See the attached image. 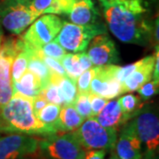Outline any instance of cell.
Here are the masks:
<instances>
[{"instance_id":"obj_1","label":"cell","mask_w":159,"mask_h":159,"mask_svg":"<svg viewBox=\"0 0 159 159\" xmlns=\"http://www.w3.org/2000/svg\"><path fill=\"white\" fill-rule=\"evenodd\" d=\"M110 31L119 41L147 46L153 38V24L143 0H111L102 5Z\"/></svg>"},{"instance_id":"obj_2","label":"cell","mask_w":159,"mask_h":159,"mask_svg":"<svg viewBox=\"0 0 159 159\" xmlns=\"http://www.w3.org/2000/svg\"><path fill=\"white\" fill-rule=\"evenodd\" d=\"M0 132L43 136L57 134L38 120L33 110L32 98L20 94H13L0 108Z\"/></svg>"},{"instance_id":"obj_3","label":"cell","mask_w":159,"mask_h":159,"mask_svg":"<svg viewBox=\"0 0 159 159\" xmlns=\"http://www.w3.org/2000/svg\"><path fill=\"white\" fill-rule=\"evenodd\" d=\"M105 33L106 28L102 23L76 25L72 22L63 21L62 28L54 40L66 51L81 53L87 51L90 41L96 35Z\"/></svg>"},{"instance_id":"obj_4","label":"cell","mask_w":159,"mask_h":159,"mask_svg":"<svg viewBox=\"0 0 159 159\" xmlns=\"http://www.w3.org/2000/svg\"><path fill=\"white\" fill-rule=\"evenodd\" d=\"M37 151L40 159H80L85 155L74 132L47 135L38 142Z\"/></svg>"},{"instance_id":"obj_5","label":"cell","mask_w":159,"mask_h":159,"mask_svg":"<svg viewBox=\"0 0 159 159\" xmlns=\"http://www.w3.org/2000/svg\"><path fill=\"white\" fill-rule=\"evenodd\" d=\"M74 134L84 150H114L118 139V130L102 126L93 117L85 119Z\"/></svg>"},{"instance_id":"obj_6","label":"cell","mask_w":159,"mask_h":159,"mask_svg":"<svg viewBox=\"0 0 159 159\" xmlns=\"http://www.w3.org/2000/svg\"><path fill=\"white\" fill-rule=\"evenodd\" d=\"M30 0H0V25L9 33L22 34L37 19L29 8Z\"/></svg>"},{"instance_id":"obj_7","label":"cell","mask_w":159,"mask_h":159,"mask_svg":"<svg viewBox=\"0 0 159 159\" xmlns=\"http://www.w3.org/2000/svg\"><path fill=\"white\" fill-rule=\"evenodd\" d=\"M145 150L157 152L159 147V119L154 104H143L130 120Z\"/></svg>"},{"instance_id":"obj_8","label":"cell","mask_w":159,"mask_h":159,"mask_svg":"<svg viewBox=\"0 0 159 159\" xmlns=\"http://www.w3.org/2000/svg\"><path fill=\"white\" fill-rule=\"evenodd\" d=\"M22 47L23 40L21 37L7 38L2 41L0 47V108L7 103L13 95L11 64Z\"/></svg>"},{"instance_id":"obj_9","label":"cell","mask_w":159,"mask_h":159,"mask_svg":"<svg viewBox=\"0 0 159 159\" xmlns=\"http://www.w3.org/2000/svg\"><path fill=\"white\" fill-rule=\"evenodd\" d=\"M63 20L55 14H42L32 23L22 38L34 48L40 49L43 45L55 39L62 28Z\"/></svg>"},{"instance_id":"obj_10","label":"cell","mask_w":159,"mask_h":159,"mask_svg":"<svg viewBox=\"0 0 159 159\" xmlns=\"http://www.w3.org/2000/svg\"><path fill=\"white\" fill-rule=\"evenodd\" d=\"M39 140L29 134L10 133L0 135V159H24L38 149Z\"/></svg>"},{"instance_id":"obj_11","label":"cell","mask_w":159,"mask_h":159,"mask_svg":"<svg viewBox=\"0 0 159 159\" xmlns=\"http://www.w3.org/2000/svg\"><path fill=\"white\" fill-rule=\"evenodd\" d=\"M118 66L116 65H110L102 67H96V74L89 86V93L107 100L114 99L122 95V83L116 78Z\"/></svg>"},{"instance_id":"obj_12","label":"cell","mask_w":159,"mask_h":159,"mask_svg":"<svg viewBox=\"0 0 159 159\" xmlns=\"http://www.w3.org/2000/svg\"><path fill=\"white\" fill-rule=\"evenodd\" d=\"M88 56L95 67L119 63V52L111 38L106 34L96 35L88 46Z\"/></svg>"},{"instance_id":"obj_13","label":"cell","mask_w":159,"mask_h":159,"mask_svg":"<svg viewBox=\"0 0 159 159\" xmlns=\"http://www.w3.org/2000/svg\"><path fill=\"white\" fill-rule=\"evenodd\" d=\"M114 150L120 159H140L142 157V143L130 120L122 126Z\"/></svg>"},{"instance_id":"obj_14","label":"cell","mask_w":159,"mask_h":159,"mask_svg":"<svg viewBox=\"0 0 159 159\" xmlns=\"http://www.w3.org/2000/svg\"><path fill=\"white\" fill-rule=\"evenodd\" d=\"M156 53L139 60V65L133 73L123 81V94L137 91L143 84L152 79Z\"/></svg>"},{"instance_id":"obj_15","label":"cell","mask_w":159,"mask_h":159,"mask_svg":"<svg viewBox=\"0 0 159 159\" xmlns=\"http://www.w3.org/2000/svg\"><path fill=\"white\" fill-rule=\"evenodd\" d=\"M97 121L102 126L119 130L130 119L125 115L118 100L111 99L102 110L95 117Z\"/></svg>"},{"instance_id":"obj_16","label":"cell","mask_w":159,"mask_h":159,"mask_svg":"<svg viewBox=\"0 0 159 159\" xmlns=\"http://www.w3.org/2000/svg\"><path fill=\"white\" fill-rule=\"evenodd\" d=\"M99 12L93 0H75L68 18L76 25H89L97 21Z\"/></svg>"},{"instance_id":"obj_17","label":"cell","mask_w":159,"mask_h":159,"mask_svg":"<svg viewBox=\"0 0 159 159\" xmlns=\"http://www.w3.org/2000/svg\"><path fill=\"white\" fill-rule=\"evenodd\" d=\"M42 89L43 86L39 78L29 70L24 73L18 81L12 82L13 94H20L29 98L38 96Z\"/></svg>"},{"instance_id":"obj_18","label":"cell","mask_w":159,"mask_h":159,"mask_svg":"<svg viewBox=\"0 0 159 159\" xmlns=\"http://www.w3.org/2000/svg\"><path fill=\"white\" fill-rule=\"evenodd\" d=\"M85 119L75 110L73 104L61 106L57 122V132H74Z\"/></svg>"},{"instance_id":"obj_19","label":"cell","mask_w":159,"mask_h":159,"mask_svg":"<svg viewBox=\"0 0 159 159\" xmlns=\"http://www.w3.org/2000/svg\"><path fill=\"white\" fill-rule=\"evenodd\" d=\"M51 82L55 83L59 88L64 98L65 105L74 103L78 94L75 80L71 79L67 75H59L51 73Z\"/></svg>"},{"instance_id":"obj_20","label":"cell","mask_w":159,"mask_h":159,"mask_svg":"<svg viewBox=\"0 0 159 159\" xmlns=\"http://www.w3.org/2000/svg\"><path fill=\"white\" fill-rule=\"evenodd\" d=\"M29 47H30V57H29L27 70L35 74L39 78L43 89L51 82V72L46 66L43 61L37 55V48H34L30 44Z\"/></svg>"},{"instance_id":"obj_21","label":"cell","mask_w":159,"mask_h":159,"mask_svg":"<svg viewBox=\"0 0 159 159\" xmlns=\"http://www.w3.org/2000/svg\"><path fill=\"white\" fill-rule=\"evenodd\" d=\"M60 109H61L60 105H57L52 102H48L38 113H36V117L40 122L54 129L57 133V122L60 112Z\"/></svg>"},{"instance_id":"obj_22","label":"cell","mask_w":159,"mask_h":159,"mask_svg":"<svg viewBox=\"0 0 159 159\" xmlns=\"http://www.w3.org/2000/svg\"><path fill=\"white\" fill-rule=\"evenodd\" d=\"M59 61L65 69L66 74L75 81L80 75L84 72L80 62L79 53H66Z\"/></svg>"},{"instance_id":"obj_23","label":"cell","mask_w":159,"mask_h":159,"mask_svg":"<svg viewBox=\"0 0 159 159\" xmlns=\"http://www.w3.org/2000/svg\"><path fill=\"white\" fill-rule=\"evenodd\" d=\"M118 101L123 112L128 117L129 119H133L135 114L140 111V109L143 106L141 97L134 94H127L122 96L118 99Z\"/></svg>"},{"instance_id":"obj_24","label":"cell","mask_w":159,"mask_h":159,"mask_svg":"<svg viewBox=\"0 0 159 159\" xmlns=\"http://www.w3.org/2000/svg\"><path fill=\"white\" fill-rule=\"evenodd\" d=\"M75 110L84 119L92 118L90 102H89V94L78 93L76 98L73 103Z\"/></svg>"},{"instance_id":"obj_25","label":"cell","mask_w":159,"mask_h":159,"mask_svg":"<svg viewBox=\"0 0 159 159\" xmlns=\"http://www.w3.org/2000/svg\"><path fill=\"white\" fill-rule=\"evenodd\" d=\"M40 93L43 94V96L45 97L46 100L49 102H52L60 106L65 105L64 98L60 92V89L55 83L50 82L45 89H42Z\"/></svg>"},{"instance_id":"obj_26","label":"cell","mask_w":159,"mask_h":159,"mask_svg":"<svg viewBox=\"0 0 159 159\" xmlns=\"http://www.w3.org/2000/svg\"><path fill=\"white\" fill-rule=\"evenodd\" d=\"M75 0H52L51 6L46 9L43 14H68Z\"/></svg>"},{"instance_id":"obj_27","label":"cell","mask_w":159,"mask_h":159,"mask_svg":"<svg viewBox=\"0 0 159 159\" xmlns=\"http://www.w3.org/2000/svg\"><path fill=\"white\" fill-rule=\"evenodd\" d=\"M96 74V67H91L84 71L76 80V87L78 93H89V86L94 75Z\"/></svg>"},{"instance_id":"obj_28","label":"cell","mask_w":159,"mask_h":159,"mask_svg":"<svg viewBox=\"0 0 159 159\" xmlns=\"http://www.w3.org/2000/svg\"><path fill=\"white\" fill-rule=\"evenodd\" d=\"M138 96L141 97L142 101L149 100L151 97L157 95L159 92V80L151 79L148 80L137 90Z\"/></svg>"},{"instance_id":"obj_29","label":"cell","mask_w":159,"mask_h":159,"mask_svg":"<svg viewBox=\"0 0 159 159\" xmlns=\"http://www.w3.org/2000/svg\"><path fill=\"white\" fill-rule=\"evenodd\" d=\"M40 51L43 52V54L52 58H55L57 60H60L64 57V55L66 53V50L63 49L60 44L57 43L55 40H52L48 43L42 46L40 48Z\"/></svg>"},{"instance_id":"obj_30","label":"cell","mask_w":159,"mask_h":159,"mask_svg":"<svg viewBox=\"0 0 159 159\" xmlns=\"http://www.w3.org/2000/svg\"><path fill=\"white\" fill-rule=\"evenodd\" d=\"M52 0H30L29 8L37 17L44 13L46 9L51 6Z\"/></svg>"},{"instance_id":"obj_31","label":"cell","mask_w":159,"mask_h":159,"mask_svg":"<svg viewBox=\"0 0 159 159\" xmlns=\"http://www.w3.org/2000/svg\"><path fill=\"white\" fill-rule=\"evenodd\" d=\"M89 102H90L91 111H92V116L93 118H95L102 111L106 102H108V100L97 95L89 94Z\"/></svg>"},{"instance_id":"obj_32","label":"cell","mask_w":159,"mask_h":159,"mask_svg":"<svg viewBox=\"0 0 159 159\" xmlns=\"http://www.w3.org/2000/svg\"><path fill=\"white\" fill-rule=\"evenodd\" d=\"M139 65V60L134 63H132L129 65H126L124 66H118L117 72H116V78L119 80L121 83H123V81L125 80L129 75H130L133 71Z\"/></svg>"},{"instance_id":"obj_33","label":"cell","mask_w":159,"mask_h":159,"mask_svg":"<svg viewBox=\"0 0 159 159\" xmlns=\"http://www.w3.org/2000/svg\"><path fill=\"white\" fill-rule=\"evenodd\" d=\"M48 102H49L46 100L45 97H43V94H41V93L38 96L32 98V105H33V110H34V114L36 115V113H38Z\"/></svg>"},{"instance_id":"obj_34","label":"cell","mask_w":159,"mask_h":159,"mask_svg":"<svg viewBox=\"0 0 159 159\" xmlns=\"http://www.w3.org/2000/svg\"><path fill=\"white\" fill-rule=\"evenodd\" d=\"M106 151L103 149H89L84 155V159H105Z\"/></svg>"},{"instance_id":"obj_35","label":"cell","mask_w":159,"mask_h":159,"mask_svg":"<svg viewBox=\"0 0 159 159\" xmlns=\"http://www.w3.org/2000/svg\"><path fill=\"white\" fill-rule=\"evenodd\" d=\"M140 159H158L157 152L151 150H145V152L142 154V157Z\"/></svg>"},{"instance_id":"obj_36","label":"cell","mask_w":159,"mask_h":159,"mask_svg":"<svg viewBox=\"0 0 159 159\" xmlns=\"http://www.w3.org/2000/svg\"><path fill=\"white\" fill-rule=\"evenodd\" d=\"M4 39V36H3V30H2V27L0 25V47H1V43H2V41Z\"/></svg>"},{"instance_id":"obj_37","label":"cell","mask_w":159,"mask_h":159,"mask_svg":"<svg viewBox=\"0 0 159 159\" xmlns=\"http://www.w3.org/2000/svg\"><path fill=\"white\" fill-rule=\"evenodd\" d=\"M109 159H120V158H119V157L116 155L115 152H113V153H111V157H109Z\"/></svg>"},{"instance_id":"obj_38","label":"cell","mask_w":159,"mask_h":159,"mask_svg":"<svg viewBox=\"0 0 159 159\" xmlns=\"http://www.w3.org/2000/svg\"><path fill=\"white\" fill-rule=\"evenodd\" d=\"M110 1H111V0H99V2L101 3V5H103V4H106V3H108Z\"/></svg>"},{"instance_id":"obj_39","label":"cell","mask_w":159,"mask_h":159,"mask_svg":"<svg viewBox=\"0 0 159 159\" xmlns=\"http://www.w3.org/2000/svg\"><path fill=\"white\" fill-rule=\"evenodd\" d=\"M80 159H84V157H81V158H80Z\"/></svg>"},{"instance_id":"obj_40","label":"cell","mask_w":159,"mask_h":159,"mask_svg":"<svg viewBox=\"0 0 159 159\" xmlns=\"http://www.w3.org/2000/svg\"><path fill=\"white\" fill-rule=\"evenodd\" d=\"M24 159H26V158H24Z\"/></svg>"}]
</instances>
